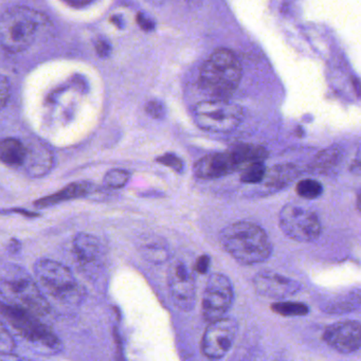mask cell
<instances>
[{
	"mask_svg": "<svg viewBox=\"0 0 361 361\" xmlns=\"http://www.w3.org/2000/svg\"><path fill=\"white\" fill-rule=\"evenodd\" d=\"M223 248L241 265L250 266L266 262L273 253V245L266 231L255 223H232L220 233Z\"/></svg>",
	"mask_w": 361,
	"mask_h": 361,
	"instance_id": "6da1fadb",
	"label": "cell"
},
{
	"mask_svg": "<svg viewBox=\"0 0 361 361\" xmlns=\"http://www.w3.org/2000/svg\"><path fill=\"white\" fill-rule=\"evenodd\" d=\"M0 297L3 303L28 310L36 316L50 312L48 300L33 278L22 267L8 265L0 273Z\"/></svg>",
	"mask_w": 361,
	"mask_h": 361,
	"instance_id": "7a4b0ae2",
	"label": "cell"
},
{
	"mask_svg": "<svg viewBox=\"0 0 361 361\" xmlns=\"http://www.w3.org/2000/svg\"><path fill=\"white\" fill-rule=\"evenodd\" d=\"M242 79V65L230 50H215L200 69V85L214 99L230 98Z\"/></svg>",
	"mask_w": 361,
	"mask_h": 361,
	"instance_id": "3957f363",
	"label": "cell"
},
{
	"mask_svg": "<svg viewBox=\"0 0 361 361\" xmlns=\"http://www.w3.org/2000/svg\"><path fill=\"white\" fill-rule=\"evenodd\" d=\"M0 316L22 339L44 355L58 354L63 350L62 342L51 328L28 310L9 304L0 303Z\"/></svg>",
	"mask_w": 361,
	"mask_h": 361,
	"instance_id": "277c9868",
	"label": "cell"
},
{
	"mask_svg": "<svg viewBox=\"0 0 361 361\" xmlns=\"http://www.w3.org/2000/svg\"><path fill=\"white\" fill-rule=\"evenodd\" d=\"M42 19L30 8H10L0 15V45L12 54L25 51L35 40Z\"/></svg>",
	"mask_w": 361,
	"mask_h": 361,
	"instance_id": "5b68a950",
	"label": "cell"
},
{
	"mask_svg": "<svg viewBox=\"0 0 361 361\" xmlns=\"http://www.w3.org/2000/svg\"><path fill=\"white\" fill-rule=\"evenodd\" d=\"M38 283L45 293L63 303H78L84 298V289L74 273L64 264L42 259L34 265Z\"/></svg>",
	"mask_w": 361,
	"mask_h": 361,
	"instance_id": "8992f818",
	"label": "cell"
},
{
	"mask_svg": "<svg viewBox=\"0 0 361 361\" xmlns=\"http://www.w3.org/2000/svg\"><path fill=\"white\" fill-rule=\"evenodd\" d=\"M194 121L200 129L210 133L229 134L242 123V107L224 99H213L194 107Z\"/></svg>",
	"mask_w": 361,
	"mask_h": 361,
	"instance_id": "52a82bcc",
	"label": "cell"
},
{
	"mask_svg": "<svg viewBox=\"0 0 361 361\" xmlns=\"http://www.w3.org/2000/svg\"><path fill=\"white\" fill-rule=\"evenodd\" d=\"M279 225L286 236L299 243L315 242L322 231L317 213L296 204H286L281 209Z\"/></svg>",
	"mask_w": 361,
	"mask_h": 361,
	"instance_id": "ba28073f",
	"label": "cell"
},
{
	"mask_svg": "<svg viewBox=\"0 0 361 361\" xmlns=\"http://www.w3.org/2000/svg\"><path fill=\"white\" fill-rule=\"evenodd\" d=\"M234 301V289L227 275L213 273L207 280L202 295V317L207 322L214 321L225 317L232 307Z\"/></svg>",
	"mask_w": 361,
	"mask_h": 361,
	"instance_id": "9c48e42d",
	"label": "cell"
},
{
	"mask_svg": "<svg viewBox=\"0 0 361 361\" xmlns=\"http://www.w3.org/2000/svg\"><path fill=\"white\" fill-rule=\"evenodd\" d=\"M168 291L174 304L184 312H191L196 304V280L193 269L186 262H173L168 273Z\"/></svg>",
	"mask_w": 361,
	"mask_h": 361,
	"instance_id": "30bf717a",
	"label": "cell"
},
{
	"mask_svg": "<svg viewBox=\"0 0 361 361\" xmlns=\"http://www.w3.org/2000/svg\"><path fill=\"white\" fill-rule=\"evenodd\" d=\"M239 332L237 322L232 318L222 317L209 322L202 339V354L218 360L228 354Z\"/></svg>",
	"mask_w": 361,
	"mask_h": 361,
	"instance_id": "8fae6325",
	"label": "cell"
},
{
	"mask_svg": "<svg viewBox=\"0 0 361 361\" xmlns=\"http://www.w3.org/2000/svg\"><path fill=\"white\" fill-rule=\"evenodd\" d=\"M324 342L342 354L357 352L361 346L360 322L356 320L336 322L324 330Z\"/></svg>",
	"mask_w": 361,
	"mask_h": 361,
	"instance_id": "7c38bea8",
	"label": "cell"
},
{
	"mask_svg": "<svg viewBox=\"0 0 361 361\" xmlns=\"http://www.w3.org/2000/svg\"><path fill=\"white\" fill-rule=\"evenodd\" d=\"M252 283L257 295L271 299H285L302 289L299 282L271 271L257 273Z\"/></svg>",
	"mask_w": 361,
	"mask_h": 361,
	"instance_id": "4fadbf2b",
	"label": "cell"
},
{
	"mask_svg": "<svg viewBox=\"0 0 361 361\" xmlns=\"http://www.w3.org/2000/svg\"><path fill=\"white\" fill-rule=\"evenodd\" d=\"M237 171H241V166L230 151L209 154L194 166V173L200 179H218Z\"/></svg>",
	"mask_w": 361,
	"mask_h": 361,
	"instance_id": "5bb4252c",
	"label": "cell"
},
{
	"mask_svg": "<svg viewBox=\"0 0 361 361\" xmlns=\"http://www.w3.org/2000/svg\"><path fill=\"white\" fill-rule=\"evenodd\" d=\"M89 191H90V184L88 182H72V184L64 186L56 193L35 200L33 204L36 208H48V207L56 206V204L67 202V200L84 198L89 193Z\"/></svg>",
	"mask_w": 361,
	"mask_h": 361,
	"instance_id": "9a60e30c",
	"label": "cell"
},
{
	"mask_svg": "<svg viewBox=\"0 0 361 361\" xmlns=\"http://www.w3.org/2000/svg\"><path fill=\"white\" fill-rule=\"evenodd\" d=\"M74 253L83 264H93L102 255V246L98 237L88 233H80L74 237Z\"/></svg>",
	"mask_w": 361,
	"mask_h": 361,
	"instance_id": "2e32d148",
	"label": "cell"
},
{
	"mask_svg": "<svg viewBox=\"0 0 361 361\" xmlns=\"http://www.w3.org/2000/svg\"><path fill=\"white\" fill-rule=\"evenodd\" d=\"M140 252L150 263L163 264L171 257V249L163 237L149 235L140 241Z\"/></svg>",
	"mask_w": 361,
	"mask_h": 361,
	"instance_id": "e0dca14e",
	"label": "cell"
},
{
	"mask_svg": "<svg viewBox=\"0 0 361 361\" xmlns=\"http://www.w3.org/2000/svg\"><path fill=\"white\" fill-rule=\"evenodd\" d=\"M29 150L17 138L0 139V161L11 168L25 166Z\"/></svg>",
	"mask_w": 361,
	"mask_h": 361,
	"instance_id": "ac0fdd59",
	"label": "cell"
},
{
	"mask_svg": "<svg viewBox=\"0 0 361 361\" xmlns=\"http://www.w3.org/2000/svg\"><path fill=\"white\" fill-rule=\"evenodd\" d=\"M300 172L294 164H279L267 170L262 184L268 188L282 190L297 179Z\"/></svg>",
	"mask_w": 361,
	"mask_h": 361,
	"instance_id": "d6986e66",
	"label": "cell"
},
{
	"mask_svg": "<svg viewBox=\"0 0 361 361\" xmlns=\"http://www.w3.org/2000/svg\"><path fill=\"white\" fill-rule=\"evenodd\" d=\"M230 153L232 154L234 159L236 160L241 170L247 164L252 163L255 161H265L268 157V152L266 149L255 144L243 143L237 144L231 147Z\"/></svg>",
	"mask_w": 361,
	"mask_h": 361,
	"instance_id": "ffe728a7",
	"label": "cell"
},
{
	"mask_svg": "<svg viewBox=\"0 0 361 361\" xmlns=\"http://www.w3.org/2000/svg\"><path fill=\"white\" fill-rule=\"evenodd\" d=\"M342 158H344V152L339 147L334 145L323 150L316 156L315 160L312 162V168L318 173H328L332 168L339 166Z\"/></svg>",
	"mask_w": 361,
	"mask_h": 361,
	"instance_id": "44dd1931",
	"label": "cell"
},
{
	"mask_svg": "<svg viewBox=\"0 0 361 361\" xmlns=\"http://www.w3.org/2000/svg\"><path fill=\"white\" fill-rule=\"evenodd\" d=\"M267 168L264 161H255L247 164L241 170L239 180L243 184H257L263 182Z\"/></svg>",
	"mask_w": 361,
	"mask_h": 361,
	"instance_id": "7402d4cb",
	"label": "cell"
},
{
	"mask_svg": "<svg viewBox=\"0 0 361 361\" xmlns=\"http://www.w3.org/2000/svg\"><path fill=\"white\" fill-rule=\"evenodd\" d=\"M271 310L283 317H301L310 312L308 306L299 302H278L271 305Z\"/></svg>",
	"mask_w": 361,
	"mask_h": 361,
	"instance_id": "603a6c76",
	"label": "cell"
},
{
	"mask_svg": "<svg viewBox=\"0 0 361 361\" xmlns=\"http://www.w3.org/2000/svg\"><path fill=\"white\" fill-rule=\"evenodd\" d=\"M298 195L304 200H312L320 198L323 193V186L318 180L307 179L300 180L296 186Z\"/></svg>",
	"mask_w": 361,
	"mask_h": 361,
	"instance_id": "cb8c5ba5",
	"label": "cell"
},
{
	"mask_svg": "<svg viewBox=\"0 0 361 361\" xmlns=\"http://www.w3.org/2000/svg\"><path fill=\"white\" fill-rule=\"evenodd\" d=\"M129 177H131V174L125 170L113 168L105 174L104 184L111 188H121L127 186Z\"/></svg>",
	"mask_w": 361,
	"mask_h": 361,
	"instance_id": "d4e9b609",
	"label": "cell"
},
{
	"mask_svg": "<svg viewBox=\"0 0 361 361\" xmlns=\"http://www.w3.org/2000/svg\"><path fill=\"white\" fill-rule=\"evenodd\" d=\"M15 348V342L9 330L0 322V354L9 355Z\"/></svg>",
	"mask_w": 361,
	"mask_h": 361,
	"instance_id": "484cf974",
	"label": "cell"
},
{
	"mask_svg": "<svg viewBox=\"0 0 361 361\" xmlns=\"http://www.w3.org/2000/svg\"><path fill=\"white\" fill-rule=\"evenodd\" d=\"M156 161L159 162L162 166L172 168L174 172H177V173H182V171H184V162L175 154H164V155L157 157Z\"/></svg>",
	"mask_w": 361,
	"mask_h": 361,
	"instance_id": "4316f807",
	"label": "cell"
},
{
	"mask_svg": "<svg viewBox=\"0 0 361 361\" xmlns=\"http://www.w3.org/2000/svg\"><path fill=\"white\" fill-rule=\"evenodd\" d=\"M11 95V85L7 77L0 74V111L7 105Z\"/></svg>",
	"mask_w": 361,
	"mask_h": 361,
	"instance_id": "83f0119b",
	"label": "cell"
},
{
	"mask_svg": "<svg viewBox=\"0 0 361 361\" xmlns=\"http://www.w3.org/2000/svg\"><path fill=\"white\" fill-rule=\"evenodd\" d=\"M145 111L154 119H162L166 115V107L159 101H150L145 106Z\"/></svg>",
	"mask_w": 361,
	"mask_h": 361,
	"instance_id": "f1b7e54d",
	"label": "cell"
},
{
	"mask_svg": "<svg viewBox=\"0 0 361 361\" xmlns=\"http://www.w3.org/2000/svg\"><path fill=\"white\" fill-rule=\"evenodd\" d=\"M209 267H210V257L204 255L198 257L195 266H194V271H198L200 275H206L208 273Z\"/></svg>",
	"mask_w": 361,
	"mask_h": 361,
	"instance_id": "f546056e",
	"label": "cell"
},
{
	"mask_svg": "<svg viewBox=\"0 0 361 361\" xmlns=\"http://www.w3.org/2000/svg\"><path fill=\"white\" fill-rule=\"evenodd\" d=\"M95 50L101 58H106L111 54V45L104 38H100L95 42Z\"/></svg>",
	"mask_w": 361,
	"mask_h": 361,
	"instance_id": "4dcf8cb0",
	"label": "cell"
},
{
	"mask_svg": "<svg viewBox=\"0 0 361 361\" xmlns=\"http://www.w3.org/2000/svg\"><path fill=\"white\" fill-rule=\"evenodd\" d=\"M137 22L138 25H139L142 29L145 30V31H151V30H153L154 27H155L154 22L142 13L138 14Z\"/></svg>",
	"mask_w": 361,
	"mask_h": 361,
	"instance_id": "1f68e13d",
	"label": "cell"
},
{
	"mask_svg": "<svg viewBox=\"0 0 361 361\" xmlns=\"http://www.w3.org/2000/svg\"><path fill=\"white\" fill-rule=\"evenodd\" d=\"M62 1L68 5L69 7L80 9V8L86 7L89 3H93L95 0H62Z\"/></svg>",
	"mask_w": 361,
	"mask_h": 361,
	"instance_id": "d6a6232c",
	"label": "cell"
},
{
	"mask_svg": "<svg viewBox=\"0 0 361 361\" xmlns=\"http://www.w3.org/2000/svg\"><path fill=\"white\" fill-rule=\"evenodd\" d=\"M8 214V213H17V214L24 215V216H27V218H36L38 216V213L32 212V211H27L25 209H9V210L1 211L0 210V214Z\"/></svg>",
	"mask_w": 361,
	"mask_h": 361,
	"instance_id": "836d02e7",
	"label": "cell"
},
{
	"mask_svg": "<svg viewBox=\"0 0 361 361\" xmlns=\"http://www.w3.org/2000/svg\"><path fill=\"white\" fill-rule=\"evenodd\" d=\"M20 243L18 242L17 239H12L11 243L9 245V252L17 253L19 252Z\"/></svg>",
	"mask_w": 361,
	"mask_h": 361,
	"instance_id": "e575fe53",
	"label": "cell"
},
{
	"mask_svg": "<svg viewBox=\"0 0 361 361\" xmlns=\"http://www.w3.org/2000/svg\"><path fill=\"white\" fill-rule=\"evenodd\" d=\"M184 5L188 6V7H198L200 5L202 0H182Z\"/></svg>",
	"mask_w": 361,
	"mask_h": 361,
	"instance_id": "d590c367",
	"label": "cell"
}]
</instances>
